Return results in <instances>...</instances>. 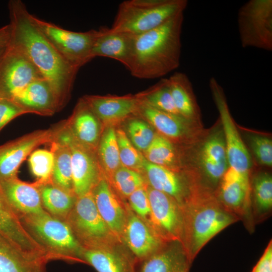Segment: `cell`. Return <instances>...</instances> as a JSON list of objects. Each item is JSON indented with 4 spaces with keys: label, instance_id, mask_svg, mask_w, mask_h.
<instances>
[{
    "label": "cell",
    "instance_id": "obj_1",
    "mask_svg": "<svg viewBox=\"0 0 272 272\" xmlns=\"http://www.w3.org/2000/svg\"><path fill=\"white\" fill-rule=\"evenodd\" d=\"M8 7L9 44L22 51L38 69L52 89L60 110L70 99L79 69L67 62L43 36L21 1H10Z\"/></svg>",
    "mask_w": 272,
    "mask_h": 272
},
{
    "label": "cell",
    "instance_id": "obj_2",
    "mask_svg": "<svg viewBox=\"0 0 272 272\" xmlns=\"http://www.w3.org/2000/svg\"><path fill=\"white\" fill-rule=\"evenodd\" d=\"M183 20L181 13L154 29L134 35L126 67L132 76L154 79L179 67Z\"/></svg>",
    "mask_w": 272,
    "mask_h": 272
},
{
    "label": "cell",
    "instance_id": "obj_3",
    "mask_svg": "<svg viewBox=\"0 0 272 272\" xmlns=\"http://www.w3.org/2000/svg\"><path fill=\"white\" fill-rule=\"evenodd\" d=\"M182 208L184 225L182 244L192 262L211 239L240 219L223 207L215 191L202 184L194 188Z\"/></svg>",
    "mask_w": 272,
    "mask_h": 272
},
{
    "label": "cell",
    "instance_id": "obj_4",
    "mask_svg": "<svg viewBox=\"0 0 272 272\" xmlns=\"http://www.w3.org/2000/svg\"><path fill=\"white\" fill-rule=\"evenodd\" d=\"M186 150L187 167L197 175L205 185L215 191L229 167L219 120L197 143Z\"/></svg>",
    "mask_w": 272,
    "mask_h": 272
},
{
    "label": "cell",
    "instance_id": "obj_5",
    "mask_svg": "<svg viewBox=\"0 0 272 272\" xmlns=\"http://www.w3.org/2000/svg\"><path fill=\"white\" fill-rule=\"evenodd\" d=\"M187 4L186 0H163L155 6L142 7L134 5L129 1H123L118 7L110 28L133 35L144 33L183 13Z\"/></svg>",
    "mask_w": 272,
    "mask_h": 272
},
{
    "label": "cell",
    "instance_id": "obj_6",
    "mask_svg": "<svg viewBox=\"0 0 272 272\" xmlns=\"http://www.w3.org/2000/svg\"><path fill=\"white\" fill-rule=\"evenodd\" d=\"M27 230L46 250L50 258L80 254V246L70 225L50 215L41 214L20 217Z\"/></svg>",
    "mask_w": 272,
    "mask_h": 272
},
{
    "label": "cell",
    "instance_id": "obj_7",
    "mask_svg": "<svg viewBox=\"0 0 272 272\" xmlns=\"http://www.w3.org/2000/svg\"><path fill=\"white\" fill-rule=\"evenodd\" d=\"M30 16L43 36L71 65L80 69L93 59L92 49L97 34V30L83 32L71 31L32 14H30Z\"/></svg>",
    "mask_w": 272,
    "mask_h": 272
},
{
    "label": "cell",
    "instance_id": "obj_8",
    "mask_svg": "<svg viewBox=\"0 0 272 272\" xmlns=\"http://www.w3.org/2000/svg\"><path fill=\"white\" fill-rule=\"evenodd\" d=\"M238 29L241 46L272 50V1L250 0L239 9Z\"/></svg>",
    "mask_w": 272,
    "mask_h": 272
},
{
    "label": "cell",
    "instance_id": "obj_9",
    "mask_svg": "<svg viewBox=\"0 0 272 272\" xmlns=\"http://www.w3.org/2000/svg\"><path fill=\"white\" fill-rule=\"evenodd\" d=\"M209 87L219 113L229 167L250 177L251 159L234 123L223 88L214 77L210 79Z\"/></svg>",
    "mask_w": 272,
    "mask_h": 272
},
{
    "label": "cell",
    "instance_id": "obj_10",
    "mask_svg": "<svg viewBox=\"0 0 272 272\" xmlns=\"http://www.w3.org/2000/svg\"><path fill=\"white\" fill-rule=\"evenodd\" d=\"M68 216V224L87 248H104L114 235L99 213L92 191L77 197Z\"/></svg>",
    "mask_w": 272,
    "mask_h": 272
},
{
    "label": "cell",
    "instance_id": "obj_11",
    "mask_svg": "<svg viewBox=\"0 0 272 272\" xmlns=\"http://www.w3.org/2000/svg\"><path fill=\"white\" fill-rule=\"evenodd\" d=\"M137 115L147 120L157 132L172 143L191 147L197 143L207 130L201 125L164 112L139 102Z\"/></svg>",
    "mask_w": 272,
    "mask_h": 272
},
{
    "label": "cell",
    "instance_id": "obj_12",
    "mask_svg": "<svg viewBox=\"0 0 272 272\" xmlns=\"http://www.w3.org/2000/svg\"><path fill=\"white\" fill-rule=\"evenodd\" d=\"M147 191L151 207L150 220L154 231L165 242L182 243L184 225L182 207L167 194L151 187Z\"/></svg>",
    "mask_w": 272,
    "mask_h": 272
},
{
    "label": "cell",
    "instance_id": "obj_13",
    "mask_svg": "<svg viewBox=\"0 0 272 272\" xmlns=\"http://www.w3.org/2000/svg\"><path fill=\"white\" fill-rule=\"evenodd\" d=\"M41 79L44 78L29 58L8 43L0 59V96L12 99L30 83Z\"/></svg>",
    "mask_w": 272,
    "mask_h": 272
},
{
    "label": "cell",
    "instance_id": "obj_14",
    "mask_svg": "<svg viewBox=\"0 0 272 272\" xmlns=\"http://www.w3.org/2000/svg\"><path fill=\"white\" fill-rule=\"evenodd\" d=\"M53 127L34 131L0 146V181L17 176L22 162L36 148L50 143Z\"/></svg>",
    "mask_w": 272,
    "mask_h": 272
},
{
    "label": "cell",
    "instance_id": "obj_15",
    "mask_svg": "<svg viewBox=\"0 0 272 272\" xmlns=\"http://www.w3.org/2000/svg\"><path fill=\"white\" fill-rule=\"evenodd\" d=\"M144 171L151 187L171 196L183 208L192 191L199 182L195 176L186 170L177 172L144 159Z\"/></svg>",
    "mask_w": 272,
    "mask_h": 272
},
{
    "label": "cell",
    "instance_id": "obj_16",
    "mask_svg": "<svg viewBox=\"0 0 272 272\" xmlns=\"http://www.w3.org/2000/svg\"><path fill=\"white\" fill-rule=\"evenodd\" d=\"M64 143L71 149L73 191L78 197L91 191L98 183L100 166L96 152L77 142L70 133Z\"/></svg>",
    "mask_w": 272,
    "mask_h": 272
},
{
    "label": "cell",
    "instance_id": "obj_17",
    "mask_svg": "<svg viewBox=\"0 0 272 272\" xmlns=\"http://www.w3.org/2000/svg\"><path fill=\"white\" fill-rule=\"evenodd\" d=\"M250 177L229 167L215 189V194L225 209L240 218L250 210Z\"/></svg>",
    "mask_w": 272,
    "mask_h": 272
},
{
    "label": "cell",
    "instance_id": "obj_18",
    "mask_svg": "<svg viewBox=\"0 0 272 272\" xmlns=\"http://www.w3.org/2000/svg\"><path fill=\"white\" fill-rule=\"evenodd\" d=\"M0 234L17 250L26 255L38 253L39 243L27 230L10 206L0 187Z\"/></svg>",
    "mask_w": 272,
    "mask_h": 272
},
{
    "label": "cell",
    "instance_id": "obj_19",
    "mask_svg": "<svg viewBox=\"0 0 272 272\" xmlns=\"http://www.w3.org/2000/svg\"><path fill=\"white\" fill-rule=\"evenodd\" d=\"M83 98L100 122L106 125L121 122L136 115L139 103L135 95H86Z\"/></svg>",
    "mask_w": 272,
    "mask_h": 272
},
{
    "label": "cell",
    "instance_id": "obj_20",
    "mask_svg": "<svg viewBox=\"0 0 272 272\" xmlns=\"http://www.w3.org/2000/svg\"><path fill=\"white\" fill-rule=\"evenodd\" d=\"M0 187L8 202L19 217L45 211L36 182L29 183L16 176L0 181Z\"/></svg>",
    "mask_w": 272,
    "mask_h": 272
},
{
    "label": "cell",
    "instance_id": "obj_21",
    "mask_svg": "<svg viewBox=\"0 0 272 272\" xmlns=\"http://www.w3.org/2000/svg\"><path fill=\"white\" fill-rule=\"evenodd\" d=\"M63 121L77 142L96 152L102 133L100 121L83 98L79 100L71 116Z\"/></svg>",
    "mask_w": 272,
    "mask_h": 272
},
{
    "label": "cell",
    "instance_id": "obj_22",
    "mask_svg": "<svg viewBox=\"0 0 272 272\" xmlns=\"http://www.w3.org/2000/svg\"><path fill=\"white\" fill-rule=\"evenodd\" d=\"M91 191L97 210L105 223L114 235L121 236L127 217L107 180L101 177Z\"/></svg>",
    "mask_w": 272,
    "mask_h": 272
},
{
    "label": "cell",
    "instance_id": "obj_23",
    "mask_svg": "<svg viewBox=\"0 0 272 272\" xmlns=\"http://www.w3.org/2000/svg\"><path fill=\"white\" fill-rule=\"evenodd\" d=\"M12 99L26 113L51 116L59 111L53 91L44 79L31 82Z\"/></svg>",
    "mask_w": 272,
    "mask_h": 272
},
{
    "label": "cell",
    "instance_id": "obj_24",
    "mask_svg": "<svg viewBox=\"0 0 272 272\" xmlns=\"http://www.w3.org/2000/svg\"><path fill=\"white\" fill-rule=\"evenodd\" d=\"M134 35L101 27L97 30L92 56L107 57L123 64L126 68L131 54Z\"/></svg>",
    "mask_w": 272,
    "mask_h": 272
},
{
    "label": "cell",
    "instance_id": "obj_25",
    "mask_svg": "<svg viewBox=\"0 0 272 272\" xmlns=\"http://www.w3.org/2000/svg\"><path fill=\"white\" fill-rule=\"evenodd\" d=\"M122 235L129 248L140 258L148 257L168 242L152 232L139 217L132 214L127 217Z\"/></svg>",
    "mask_w": 272,
    "mask_h": 272
},
{
    "label": "cell",
    "instance_id": "obj_26",
    "mask_svg": "<svg viewBox=\"0 0 272 272\" xmlns=\"http://www.w3.org/2000/svg\"><path fill=\"white\" fill-rule=\"evenodd\" d=\"M191 263L182 243L174 241L148 256L139 272H189Z\"/></svg>",
    "mask_w": 272,
    "mask_h": 272
},
{
    "label": "cell",
    "instance_id": "obj_27",
    "mask_svg": "<svg viewBox=\"0 0 272 272\" xmlns=\"http://www.w3.org/2000/svg\"><path fill=\"white\" fill-rule=\"evenodd\" d=\"M168 80L174 103L180 115L202 125L200 111L188 76L182 72H176Z\"/></svg>",
    "mask_w": 272,
    "mask_h": 272
},
{
    "label": "cell",
    "instance_id": "obj_28",
    "mask_svg": "<svg viewBox=\"0 0 272 272\" xmlns=\"http://www.w3.org/2000/svg\"><path fill=\"white\" fill-rule=\"evenodd\" d=\"M143 153L145 159L152 164L177 172H182L185 169L174 144L157 132Z\"/></svg>",
    "mask_w": 272,
    "mask_h": 272
},
{
    "label": "cell",
    "instance_id": "obj_29",
    "mask_svg": "<svg viewBox=\"0 0 272 272\" xmlns=\"http://www.w3.org/2000/svg\"><path fill=\"white\" fill-rule=\"evenodd\" d=\"M38 184L42 205L49 213L58 217H66L73 209L77 196L55 185L52 180Z\"/></svg>",
    "mask_w": 272,
    "mask_h": 272
},
{
    "label": "cell",
    "instance_id": "obj_30",
    "mask_svg": "<svg viewBox=\"0 0 272 272\" xmlns=\"http://www.w3.org/2000/svg\"><path fill=\"white\" fill-rule=\"evenodd\" d=\"M81 256L97 272H132L129 263L123 257L104 248H86Z\"/></svg>",
    "mask_w": 272,
    "mask_h": 272
},
{
    "label": "cell",
    "instance_id": "obj_31",
    "mask_svg": "<svg viewBox=\"0 0 272 272\" xmlns=\"http://www.w3.org/2000/svg\"><path fill=\"white\" fill-rule=\"evenodd\" d=\"M50 144V151L54 157L52 181L61 188L74 192L70 146L54 141H51Z\"/></svg>",
    "mask_w": 272,
    "mask_h": 272
},
{
    "label": "cell",
    "instance_id": "obj_32",
    "mask_svg": "<svg viewBox=\"0 0 272 272\" xmlns=\"http://www.w3.org/2000/svg\"><path fill=\"white\" fill-rule=\"evenodd\" d=\"M99 165L111 177L121 166L116 130L109 126L103 131L96 151Z\"/></svg>",
    "mask_w": 272,
    "mask_h": 272
},
{
    "label": "cell",
    "instance_id": "obj_33",
    "mask_svg": "<svg viewBox=\"0 0 272 272\" xmlns=\"http://www.w3.org/2000/svg\"><path fill=\"white\" fill-rule=\"evenodd\" d=\"M135 96L139 102L144 104L158 110L182 117L174 103L168 78H162L157 84Z\"/></svg>",
    "mask_w": 272,
    "mask_h": 272
},
{
    "label": "cell",
    "instance_id": "obj_34",
    "mask_svg": "<svg viewBox=\"0 0 272 272\" xmlns=\"http://www.w3.org/2000/svg\"><path fill=\"white\" fill-rule=\"evenodd\" d=\"M251 188L253 206L256 218L262 219L268 215L272 209V177L267 172H260L254 176Z\"/></svg>",
    "mask_w": 272,
    "mask_h": 272
},
{
    "label": "cell",
    "instance_id": "obj_35",
    "mask_svg": "<svg viewBox=\"0 0 272 272\" xmlns=\"http://www.w3.org/2000/svg\"><path fill=\"white\" fill-rule=\"evenodd\" d=\"M116 135L121 165L140 173L144 171L143 155L134 147L122 129L116 130Z\"/></svg>",
    "mask_w": 272,
    "mask_h": 272
},
{
    "label": "cell",
    "instance_id": "obj_36",
    "mask_svg": "<svg viewBox=\"0 0 272 272\" xmlns=\"http://www.w3.org/2000/svg\"><path fill=\"white\" fill-rule=\"evenodd\" d=\"M29 165L32 174L37 178V182L45 183L51 180L54 157L50 150L37 149L29 155Z\"/></svg>",
    "mask_w": 272,
    "mask_h": 272
},
{
    "label": "cell",
    "instance_id": "obj_37",
    "mask_svg": "<svg viewBox=\"0 0 272 272\" xmlns=\"http://www.w3.org/2000/svg\"><path fill=\"white\" fill-rule=\"evenodd\" d=\"M117 190L123 196L128 197L137 189L145 187L141 174L122 165L111 177Z\"/></svg>",
    "mask_w": 272,
    "mask_h": 272
},
{
    "label": "cell",
    "instance_id": "obj_38",
    "mask_svg": "<svg viewBox=\"0 0 272 272\" xmlns=\"http://www.w3.org/2000/svg\"><path fill=\"white\" fill-rule=\"evenodd\" d=\"M127 129L132 144L139 151L143 152L152 143L156 133L150 124L138 118L130 120Z\"/></svg>",
    "mask_w": 272,
    "mask_h": 272
},
{
    "label": "cell",
    "instance_id": "obj_39",
    "mask_svg": "<svg viewBox=\"0 0 272 272\" xmlns=\"http://www.w3.org/2000/svg\"><path fill=\"white\" fill-rule=\"evenodd\" d=\"M251 149L258 162L261 165L272 166V140L266 135L254 134L249 138Z\"/></svg>",
    "mask_w": 272,
    "mask_h": 272
},
{
    "label": "cell",
    "instance_id": "obj_40",
    "mask_svg": "<svg viewBox=\"0 0 272 272\" xmlns=\"http://www.w3.org/2000/svg\"><path fill=\"white\" fill-rule=\"evenodd\" d=\"M132 209L143 219L148 218L150 220L151 207L147 189L145 187L140 188L128 197Z\"/></svg>",
    "mask_w": 272,
    "mask_h": 272
},
{
    "label": "cell",
    "instance_id": "obj_41",
    "mask_svg": "<svg viewBox=\"0 0 272 272\" xmlns=\"http://www.w3.org/2000/svg\"><path fill=\"white\" fill-rule=\"evenodd\" d=\"M25 111L12 99L0 97V131L12 120Z\"/></svg>",
    "mask_w": 272,
    "mask_h": 272
},
{
    "label": "cell",
    "instance_id": "obj_42",
    "mask_svg": "<svg viewBox=\"0 0 272 272\" xmlns=\"http://www.w3.org/2000/svg\"><path fill=\"white\" fill-rule=\"evenodd\" d=\"M251 272H272V242L270 241L262 256Z\"/></svg>",
    "mask_w": 272,
    "mask_h": 272
},
{
    "label": "cell",
    "instance_id": "obj_43",
    "mask_svg": "<svg viewBox=\"0 0 272 272\" xmlns=\"http://www.w3.org/2000/svg\"><path fill=\"white\" fill-rule=\"evenodd\" d=\"M10 37V26L9 24L0 28V46L7 44Z\"/></svg>",
    "mask_w": 272,
    "mask_h": 272
},
{
    "label": "cell",
    "instance_id": "obj_44",
    "mask_svg": "<svg viewBox=\"0 0 272 272\" xmlns=\"http://www.w3.org/2000/svg\"><path fill=\"white\" fill-rule=\"evenodd\" d=\"M8 43L6 45L0 46V59H1L5 52L6 51Z\"/></svg>",
    "mask_w": 272,
    "mask_h": 272
},
{
    "label": "cell",
    "instance_id": "obj_45",
    "mask_svg": "<svg viewBox=\"0 0 272 272\" xmlns=\"http://www.w3.org/2000/svg\"><path fill=\"white\" fill-rule=\"evenodd\" d=\"M0 97H1V96H0Z\"/></svg>",
    "mask_w": 272,
    "mask_h": 272
}]
</instances>
